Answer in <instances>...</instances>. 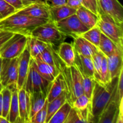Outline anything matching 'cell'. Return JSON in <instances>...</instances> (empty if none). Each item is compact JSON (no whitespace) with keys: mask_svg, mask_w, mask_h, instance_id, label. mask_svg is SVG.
I'll return each instance as SVG.
<instances>
[{"mask_svg":"<svg viewBox=\"0 0 123 123\" xmlns=\"http://www.w3.org/2000/svg\"><path fill=\"white\" fill-rule=\"evenodd\" d=\"M118 76L106 84H101L96 80L88 107V123H98L100 116L110 101H114L118 105L117 98Z\"/></svg>","mask_w":123,"mask_h":123,"instance_id":"obj_1","label":"cell"},{"mask_svg":"<svg viewBox=\"0 0 123 123\" xmlns=\"http://www.w3.org/2000/svg\"><path fill=\"white\" fill-rule=\"evenodd\" d=\"M49 20L33 18L16 12L3 20H0V28L8 32L22 34L29 36L34 28Z\"/></svg>","mask_w":123,"mask_h":123,"instance_id":"obj_2","label":"cell"},{"mask_svg":"<svg viewBox=\"0 0 123 123\" xmlns=\"http://www.w3.org/2000/svg\"><path fill=\"white\" fill-rule=\"evenodd\" d=\"M65 83L67 102L72 105L76 98L83 94V77L74 66L67 67L64 64L60 67Z\"/></svg>","mask_w":123,"mask_h":123,"instance_id":"obj_3","label":"cell"},{"mask_svg":"<svg viewBox=\"0 0 123 123\" xmlns=\"http://www.w3.org/2000/svg\"><path fill=\"white\" fill-rule=\"evenodd\" d=\"M29 36L54 46L64 42L67 38V36L61 32L55 23L50 20L34 28Z\"/></svg>","mask_w":123,"mask_h":123,"instance_id":"obj_4","label":"cell"},{"mask_svg":"<svg viewBox=\"0 0 123 123\" xmlns=\"http://www.w3.org/2000/svg\"><path fill=\"white\" fill-rule=\"evenodd\" d=\"M97 26L102 33L110 38L117 45H123V25L117 23L109 16L100 13Z\"/></svg>","mask_w":123,"mask_h":123,"instance_id":"obj_5","label":"cell"},{"mask_svg":"<svg viewBox=\"0 0 123 123\" xmlns=\"http://www.w3.org/2000/svg\"><path fill=\"white\" fill-rule=\"evenodd\" d=\"M52 82L44 79L35 68L32 58H31L30 69L24 86L29 94L35 92H42L48 96Z\"/></svg>","mask_w":123,"mask_h":123,"instance_id":"obj_6","label":"cell"},{"mask_svg":"<svg viewBox=\"0 0 123 123\" xmlns=\"http://www.w3.org/2000/svg\"><path fill=\"white\" fill-rule=\"evenodd\" d=\"M28 36L14 33L0 49L1 58L12 59L19 57L27 45Z\"/></svg>","mask_w":123,"mask_h":123,"instance_id":"obj_7","label":"cell"},{"mask_svg":"<svg viewBox=\"0 0 123 123\" xmlns=\"http://www.w3.org/2000/svg\"><path fill=\"white\" fill-rule=\"evenodd\" d=\"M55 24L59 30L65 36H69L73 38L80 36L89 30L79 20L76 13Z\"/></svg>","mask_w":123,"mask_h":123,"instance_id":"obj_8","label":"cell"},{"mask_svg":"<svg viewBox=\"0 0 123 123\" xmlns=\"http://www.w3.org/2000/svg\"><path fill=\"white\" fill-rule=\"evenodd\" d=\"M1 83L4 87L17 86L19 57L12 59L2 58Z\"/></svg>","mask_w":123,"mask_h":123,"instance_id":"obj_9","label":"cell"},{"mask_svg":"<svg viewBox=\"0 0 123 123\" xmlns=\"http://www.w3.org/2000/svg\"><path fill=\"white\" fill-rule=\"evenodd\" d=\"M97 4L99 14H107L123 25V7L118 0H97Z\"/></svg>","mask_w":123,"mask_h":123,"instance_id":"obj_10","label":"cell"},{"mask_svg":"<svg viewBox=\"0 0 123 123\" xmlns=\"http://www.w3.org/2000/svg\"><path fill=\"white\" fill-rule=\"evenodd\" d=\"M50 7L48 2H34L24 6L16 12L33 18L50 20Z\"/></svg>","mask_w":123,"mask_h":123,"instance_id":"obj_11","label":"cell"},{"mask_svg":"<svg viewBox=\"0 0 123 123\" xmlns=\"http://www.w3.org/2000/svg\"><path fill=\"white\" fill-rule=\"evenodd\" d=\"M111 80L118 77L123 70V45H118L116 50L106 57Z\"/></svg>","mask_w":123,"mask_h":123,"instance_id":"obj_12","label":"cell"},{"mask_svg":"<svg viewBox=\"0 0 123 123\" xmlns=\"http://www.w3.org/2000/svg\"><path fill=\"white\" fill-rule=\"evenodd\" d=\"M30 50L26 45V48L22 52L20 56H19V62H18V78L17 81V88L18 90L24 86L25 82L27 78L30 69V64L31 60Z\"/></svg>","mask_w":123,"mask_h":123,"instance_id":"obj_13","label":"cell"},{"mask_svg":"<svg viewBox=\"0 0 123 123\" xmlns=\"http://www.w3.org/2000/svg\"><path fill=\"white\" fill-rule=\"evenodd\" d=\"M19 108V123H31L30 94L26 92L23 86L18 90Z\"/></svg>","mask_w":123,"mask_h":123,"instance_id":"obj_14","label":"cell"},{"mask_svg":"<svg viewBox=\"0 0 123 123\" xmlns=\"http://www.w3.org/2000/svg\"><path fill=\"white\" fill-rule=\"evenodd\" d=\"M74 52V66L78 68L82 77H90L94 79V69L92 58L80 55L75 51Z\"/></svg>","mask_w":123,"mask_h":123,"instance_id":"obj_15","label":"cell"},{"mask_svg":"<svg viewBox=\"0 0 123 123\" xmlns=\"http://www.w3.org/2000/svg\"><path fill=\"white\" fill-rule=\"evenodd\" d=\"M56 54L61 62L67 67L74 66L75 52L72 43L62 42L56 50Z\"/></svg>","mask_w":123,"mask_h":123,"instance_id":"obj_16","label":"cell"},{"mask_svg":"<svg viewBox=\"0 0 123 123\" xmlns=\"http://www.w3.org/2000/svg\"><path fill=\"white\" fill-rule=\"evenodd\" d=\"M72 45L76 52L87 57L92 58V55L98 50L96 46L82 36H78L73 38Z\"/></svg>","mask_w":123,"mask_h":123,"instance_id":"obj_17","label":"cell"},{"mask_svg":"<svg viewBox=\"0 0 123 123\" xmlns=\"http://www.w3.org/2000/svg\"><path fill=\"white\" fill-rule=\"evenodd\" d=\"M35 68L37 72L44 79L50 82H53L56 76L60 73L58 68L43 62L38 58H32Z\"/></svg>","mask_w":123,"mask_h":123,"instance_id":"obj_18","label":"cell"},{"mask_svg":"<svg viewBox=\"0 0 123 123\" xmlns=\"http://www.w3.org/2000/svg\"><path fill=\"white\" fill-rule=\"evenodd\" d=\"M55 46L48 44L46 48L38 55V58L43 62L52 66L60 70V67L62 65V62L58 56L56 50L54 48Z\"/></svg>","mask_w":123,"mask_h":123,"instance_id":"obj_19","label":"cell"},{"mask_svg":"<svg viewBox=\"0 0 123 123\" xmlns=\"http://www.w3.org/2000/svg\"><path fill=\"white\" fill-rule=\"evenodd\" d=\"M76 9L64 4L60 6H51L50 7V20L56 23L70 16L75 14Z\"/></svg>","mask_w":123,"mask_h":123,"instance_id":"obj_20","label":"cell"},{"mask_svg":"<svg viewBox=\"0 0 123 123\" xmlns=\"http://www.w3.org/2000/svg\"><path fill=\"white\" fill-rule=\"evenodd\" d=\"M76 14L82 24L88 29L97 25L98 16L83 6L79 7L76 10Z\"/></svg>","mask_w":123,"mask_h":123,"instance_id":"obj_21","label":"cell"},{"mask_svg":"<svg viewBox=\"0 0 123 123\" xmlns=\"http://www.w3.org/2000/svg\"><path fill=\"white\" fill-rule=\"evenodd\" d=\"M119 105L114 101H110L100 116L98 123H116Z\"/></svg>","mask_w":123,"mask_h":123,"instance_id":"obj_22","label":"cell"},{"mask_svg":"<svg viewBox=\"0 0 123 123\" xmlns=\"http://www.w3.org/2000/svg\"><path fill=\"white\" fill-rule=\"evenodd\" d=\"M12 90V100L8 120L10 123H19V108L18 90L17 86L8 87Z\"/></svg>","mask_w":123,"mask_h":123,"instance_id":"obj_23","label":"cell"},{"mask_svg":"<svg viewBox=\"0 0 123 123\" xmlns=\"http://www.w3.org/2000/svg\"><path fill=\"white\" fill-rule=\"evenodd\" d=\"M67 102V93L64 90L58 96L50 101L48 102L47 105V116L46 118L45 123H49V120L54 115V114Z\"/></svg>","mask_w":123,"mask_h":123,"instance_id":"obj_24","label":"cell"},{"mask_svg":"<svg viewBox=\"0 0 123 123\" xmlns=\"http://www.w3.org/2000/svg\"><path fill=\"white\" fill-rule=\"evenodd\" d=\"M47 95L42 92H35L30 94L31 118L40 110L46 102Z\"/></svg>","mask_w":123,"mask_h":123,"instance_id":"obj_25","label":"cell"},{"mask_svg":"<svg viewBox=\"0 0 123 123\" xmlns=\"http://www.w3.org/2000/svg\"><path fill=\"white\" fill-rule=\"evenodd\" d=\"M64 90H65V83L62 73L60 72L52 83L51 87L47 96V102H50L56 98Z\"/></svg>","mask_w":123,"mask_h":123,"instance_id":"obj_26","label":"cell"},{"mask_svg":"<svg viewBox=\"0 0 123 123\" xmlns=\"http://www.w3.org/2000/svg\"><path fill=\"white\" fill-rule=\"evenodd\" d=\"M118 46L112 42L104 34H101L100 40L98 46V49L105 55L108 57L111 55L117 48Z\"/></svg>","mask_w":123,"mask_h":123,"instance_id":"obj_27","label":"cell"},{"mask_svg":"<svg viewBox=\"0 0 123 123\" xmlns=\"http://www.w3.org/2000/svg\"><path fill=\"white\" fill-rule=\"evenodd\" d=\"M48 44L34 37L28 36L27 45L29 48L31 58H35L37 57L46 48Z\"/></svg>","mask_w":123,"mask_h":123,"instance_id":"obj_28","label":"cell"},{"mask_svg":"<svg viewBox=\"0 0 123 123\" xmlns=\"http://www.w3.org/2000/svg\"><path fill=\"white\" fill-rule=\"evenodd\" d=\"M72 108V105L66 102L54 114L48 123H64Z\"/></svg>","mask_w":123,"mask_h":123,"instance_id":"obj_29","label":"cell"},{"mask_svg":"<svg viewBox=\"0 0 123 123\" xmlns=\"http://www.w3.org/2000/svg\"><path fill=\"white\" fill-rule=\"evenodd\" d=\"M101 34H102V32L98 28V26L96 25V26L89 29L88 31L82 34L80 36L87 40L88 42L93 44L98 48L100 40Z\"/></svg>","mask_w":123,"mask_h":123,"instance_id":"obj_30","label":"cell"},{"mask_svg":"<svg viewBox=\"0 0 123 123\" xmlns=\"http://www.w3.org/2000/svg\"><path fill=\"white\" fill-rule=\"evenodd\" d=\"M1 93L2 95V117L8 120L11 100H12V90L8 87H4L1 91Z\"/></svg>","mask_w":123,"mask_h":123,"instance_id":"obj_31","label":"cell"},{"mask_svg":"<svg viewBox=\"0 0 123 123\" xmlns=\"http://www.w3.org/2000/svg\"><path fill=\"white\" fill-rule=\"evenodd\" d=\"M105 55L100 51L99 50L96 52L92 56V62H93L94 69V79L96 81L100 82V70L101 66H102V60Z\"/></svg>","mask_w":123,"mask_h":123,"instance_id":"obj_32","label":"cell"},{"mask_svg":"<svg viewBox=\"0 0 123 123\" xmlns=\"http://www.w3.org/2000/svg\"><path fill=\"white\" fill-rule=\"evenodd\" d=\"M96 80L94 78L90 77H83L82 90L83 94L88 98L91 99L95 86Z\"/></svg>","mask_w":123,"mask_h":123,"instance_id":"obj_33","label":"cell"},{"mask_svg":"<svg viewBox=\"0 0 123 123\" xmlns=\"http://www.w3.org/2000/svg\"><path fill=\"white\" fill-rule=\"evenodd\" d=\"M16 12L17 10L8 2L4 0H0V20H3Z\"/></svg>","mask_w":123,"mask_h":123,"instance_id":"obj_34","label":"cell"},{"mask_svg":"<svg viewBox=\"0 0 123 123\" xmlns=\"http://www.w3.org/2000/svg\"><path fill=\"white\" fill-rule=\"evenodd\" d=\"M90 103V99L84 94L77 97L73 102L72 106L76 110L82 111L88 109Z\"/></svg>","mask_w":123,"mask_h":123,"instance_id":"obj_35","label":"cell"},{"mask_svg":"<svg viewBox=\"0 0 123 123\" xmlns=\"http://www.w3.org/2000/svg\"><path fill=\"white\" fill-rule=\"evenodd\" d=\"M111 81L108 67L106 56H104L102 60V66L100 70V82L101 84H106Z\"/></svg>","mask_w":123,"mask_h":123,"instance_id":"obj_36","label":"cell"},{"mask_svg":"<svg viewBox=\"0 0 123 123\" xmlns=\"http://www.w3.org/2000/svg\"><path fill=\"white\" fill-rule=\"evenodd\" d=\"M47 105L48 102L46 100L43 108L31 117V123H45L47 116Z\"/></svg>","mask_w":123,"mask_h":123,"instance_id":"obj_37","label":"cell"},{"mask_svg":"<svg viewBox=\"0 0 123 123\" xmlns=\"http://www.w3.org/2000/svg\"><path fill=\"white\" fill-rule=\"evenodd\" d=\"M84 123L79 112L72 107L66 118L64 123Z\"/></svg>","mask_w":123,"mask_h":123,"instance_id":"obj_38","label":"cell"},{"mask_svg":"<svg viewBox=\"0 0 123 123\" xmlns=\"http://www.w3.org/2000/svg\"><path fill=\"white\" fill-rule=\"evenodd\" d=\"M82 5L84 7L91 10L97 16H98V8L97 0H80Z\"/></svg>","mask_w":123,"mask_h":123,"instance_id":"obj_39","label":"cell"},{"mask_svg":"<svg viewBox=\"0 0 123 123\" xmlns=\"http://www.w3.org/2000/svg\"><path fill=\"white\" fill-rule=\"evenodd\" d=\"M123 70L120 72L118 76V81L117 84V102L120 104V102L123 99Z\"/></svg>","mask_w":123,"mask_h":123,"instance_id":"obj_40","label":"cell"},{"mask_svg":"<svg viewBox=\"0 0 123 123\" xmlns=\"http://www.w3.org/2000/svg\"><path fill=\"white\" fill-rule=\"evenodd\" d=\"M4 1L14 7L17 10V11L24 7V4L20 0H4Z\"/></svg>","mask_w":123,"mask_h":123,"instance_id":"obj_41","label":"cell"},{"mask_svg":"<svg viewBox=\"0 0 123 123\" xmlns=\"http://www.w3.org/2000/svg\"><path fill=\"white\" fill-rule=\"evenodd\" d=\"M66 4L76 10L79 7L82 6L81 2H80V0H66Z\"/></svg>","mask_w":123,"mask_h":123,"instance_id":"obj_42","label":"cell"},{"mask_svg":"<svg viewBox=\"0 0 123 123\" xmlns=\"http://www.w3.org/2000/svg\"><path fill=\"white\" fill-rule=\"evenodd\" d=\"M14 32H8L6 34L4 35V36H1L0 37V49L1 48V47L3 46V44L14 34Z\"/></svg>","mask_w":123,"mask_h":123,"instance_id":"obj_43","label":"cell"},{"mask_svg":"<svg viewBox=\"0 0 123 123\" xmlns=\"http://www.w3.org/2000/svg\"><path fill=\"white\" fill-rule=\"evenodd\" d=\"M49 2H50L51 6H60L66 4V0H49Z\"/></svg>","mask_w":123,"mask_h":123,"instance_id":"obj_44","label":"cell"},{"mask_svg":"<svg viewBox=\"0 0 123 123\" xmlns=\"http://www.w3.org/2000/svg\"><path fill=\"white\" fill-rule=\"evenodd\" d=\"M24 4V6L30 4L34 2H49V0H20Z\"/></svg>","mask_w":123,"mask_h":123,"instance_id":"obj_45","label":"cell"},{"mask_svg":"<svg viewBox=\"0 0 123 123\" xmlns=\"http://www.w3.org/2000/svg\"><path fill=\"white\" fill-rule=\"evenodd\" d=\"M2 95L0 92V116H2Z\"/></svg>","mask_w":123,"mask_h":123,"instance_id":"obj_46","label":"cell"},{"mask_svg":"<svg viewBox=\"0 0 123 123\" xmlns=\"http://www.w3.org/2000/svg\"><path fill=\"white\" fill-rule=\"evenodd\" d=\"M0 123H10L9 121L6 118L0 116Z\"/></svg>","mask_w":123,"mask_h":123,"instance_id":"obj_47","label":"cell"},{"mask_svg":"<svg viewBox=\"0 0 123 123\" xmlns=\"http://www.w3.org/2000/svg\"><path fill=\"white\" fill-rule=\"evenodd\" d=\"M8 32H8V31H4V30H1V28H0V37L4 36V35L6 34H7Z\"/></svg>","mask_w":123,"mask_h":123,"instance_id":"obj_48","label":"cell"},{"mask_svg":"<svg viewBox=\"0 0 123 123\" xmlns=\"http://www.w3.org/2000/svg\"><path fill=\"white\" fill-rule=\"evenodd\" d=\"M2 59L0 57V82H1V65H2Z\"/></svg>","mask_w":123,"mask_h":123,"instance_id":"obj_49","label":"cell"},{"mask_svg":"<svg viewBox=\"0 0 123 123\" xmlns=\"http://www.w3.org/2000/svg\"><path fill=\"white\" fill-rule=\"evenodd\" d=\"M4 88V86H2V85L1 84V83L0 82V92H1V91H2V89Z\"/></svg>","mask_w":123,"mask_h":123,"instance_id":"obj_50","label":"cell"}]
</instances>
